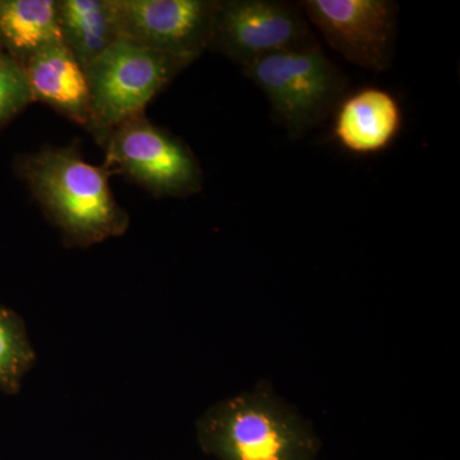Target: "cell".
<instances>
[{"label":"cell","mask_w":460,"mask_h":460,"mask_svg":"<svg viewBox=\"0 0 460 460\" xmlns=\"http://www.w3.org/2000/svg\"><path fill=\"white\" fill-rule=\"evenodd\" d=\"M16 172L66 247L89 248L128 230L129 215L109 183L111 172L87 163L75 144L21 155Z\"/></svg>","instance_id":"obj_1"},{"label":"cell","mask_w":460,"mask_h":460,"mask_svg":"<svg viewBox=\"0 0 460 460\" xmlns=\"http://www.w3.org/2000/svg\"><path fill=\"white\" fill-rule=\"evenodd\" d=\"M196 438L217 460H319L321 452L311 423L266 384L208 408Z\"/></svg>","instance_id":"obj_2"},{"label":"cell","mask_w":460,"mask_h":460,"mask_svg":"<svg viewBox=\"0 0 460 460\" xmlns=\"http://www.w3.org/2000/svg\"><path fill=\"white\" fill-rule=\"evenodd\" d=\"M242 71L265 93L272 115L290 137L304 136L337 111L348 86L343 72L320 45L270 54Z\"/></svg>","instance_id":"obj_3"},{"label":"cell","mask_w":460,"mask_h":460,"mask_svg":"<svg viewBox=\"0 0 460 460\" xmlns=\"http://www.w3.org/2000/svg\"><path fill=\"white\" fill-rule=\"evenodd\" d=\"M190 66L180 58L119 39L84 66L100 146L114 127L145 114L147 105Z\"/></svg>","instance_id":"obj_4"},{"label":"cell","mask_w":460,"mask_h":460,"mask_svg":"<svg viewBox=\"0 0 460 460\" xmlns=\"http://www.w3.org/2000/svg\"><path fill=\"white\" fill-rule=\"evenodd\" d=\"M102 147L104 168L124 175L154 198H190L204 186L201 165L189 145L145 114L114 127Z\"/></svg>","instance_id":"obj_5"},{"label":"cell","mask_w":460,"mask_h":460,"mask_svg":"<svg viewBox=\"0 0 460 460\" xmlns=\"http://www.w3.org/2000/svg\"><path fill=\"white\" fill-rule=\"evenodd\" d=\"M319 47L302 9L275 0H217L208 49L239 66L280 51Z\"/></svg>","instance_id":"obj_6"},{"label":"cell","mask_w":460,"mask_h":460,"mask_svg":"<svg viewBox=\"0 0 460 460\" xmlns=\"http://www.w3.org/2000/svg\"><path fill=\"white\" fill-rule=\"evenodd\" d=\"M305 17L345 59L372 72L392 66L398 4L390 0H305Z\"/></svg>","instance_id":"obj_7"},{"label":"cell","mask_w":460,"mask_h":460,"mask_svg":"<svg viewBox=\"0 0 460 460\" xmlns=\"http://www.w3.org/2000/svg\"><path fill=\"white\" fill-rule=\"evenodd\" d=\"M120 39L192 65L210 44L217 0H111Z\"/></svg>","instance_id":"obj_8"},{"label":"cell","mask_w":460,"mask_h":460,"mask_svg":"<svg viewBox=\"0 0 460 460\" xmlns=\"http://www.w3.org/2000/svg\"><path fill=\"white\" fill-rule=\"evenodd\" d=\"M25 69L33 102L48 105L95 138L96 124L86 72L62 42L36 54Z\"/></svg>","instance_id":"obj_9"},{"label":"cell","mask_w":460,"mask_h":460,"mask_svg":"<svg viewBox=\"0 0 460 460\" xmlns=\"http://www.w3.org/2000/svg\"><path fill=\"white\" fill-rule=\"evenodd\" d=\"M401 127L402 111L394 96L376 87H366L341 100L334 135L345 150L370 155L390 146Z\"/></svg>","instance_id":"obj_10"},{"label":"cell","mask_w":460,"mask_h":460,"mask_svg":"<svg viewBox=\"0 0 460 460\" xmlns=\"http://www.w3.org/2000/svg\"><path fill=\"white\" fill-rule=\"evenodd\" d=\"M62 42L58 0H0V51L25 66Z\"/></svg>","instance_id":"obj_11"},{"label":"cell","mask_w":460,"mask_h":460,"mask_svg":"<svg viewBox=\"0 0 460 460\" xmlns=\"http://www.w3.org/2000/svg\"><path fill=\"white\" fill-rule=\"evenodd\" d=\"M62 44L86 66L119 40L111 0H58Z\"/></svg>","instance_id":"obj_12"},{"label":"cell","mask_w":460,"mask_h":460,"mask_svg":"<svg viewBox=\"0 0 460 460\" xmlns=\"http://www.w3.org/2000/svg\"><path fill=\"white\" fill-rule=\"evenodd\" d=\"M35 363V348L25 321L11 308L0 305V393L18 394L23 378Z\"/></svg>","instance_id":"obj_13"},{"label":"cell","mask_w":460,"mask_h":460,"mask_svg":"<svg viewBox=\"0 0 460 460\" xmlns=\"http://www.w3.org/2000/svg\"><path fill=\"white\" fill-rule=\"evenodd\" d=\"M33 102L25 66L0 51V128Z\"/></svg>","instance_id":"obj_14"}]
</instances>
